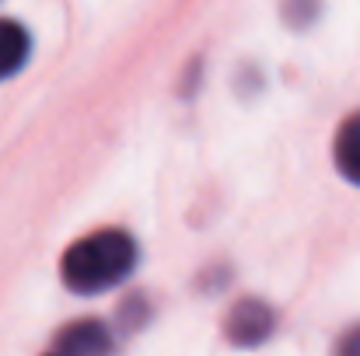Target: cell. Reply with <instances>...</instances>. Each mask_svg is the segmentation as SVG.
<instances>
[{
  "instance_id": "cell-1",
  "label": "cell",
  "mask_w": 360,
  "mask_h": 356,
  "mask_svg": "<svg viewBox=\"0 0 360 356\" xmlns=\"http://www.w3.org/2000/svg\"><path fill=\"white\" fill-rule=\"evenodd\" d=\"M133 265H136V241L120 228H105L74 241L60 269H63V283L74 294L91 297V294H105L120 286L133 272Z\"/></svg>"
},
{
  "instance_id": "cell-2",
  "label": "cell",
  "mask_w": 360,
  "mask_h": 356,
  "mask_svg": "<svg viewBox=\"0 0 360 356\" xmlns=\"http://www.w3.org/2000/svg\"><path fill=\"white\" fill-rule=\"evenodd\" d=\"M273 308L262 301H238L228 315V339L235 346H259L273 332Z\"/></svg>"
},
{
  "instance_id": "cell-3",
  "label": "cell",
  "mask_w": 360,
  "mask_h": 356,
  "mask_svg": "<svg viewBox=\"0 0 360 356\" xmlns=\"http://www.w3.org/2000/svg\"><path fill=\"white\" fill-rule=\"evenodd\" d=\"M112 339L102 322H74L56 336V356H109Z\"/></svg>"
},
{
  "instance_id": "cell-4",
  "label": "cell",
  "mask_w": 360,
  "mask_h": 356,
  "mask_svg": "<svg viewBox=\"0 0 360 356\" xmlns=\"http://www.w3.org/2000/svg\"><path fill=\"white\" fill-rule=\"evenodd\" d=\"M28 49H32V39L28 32L18 25V21H7L0 18V81L14 77L25 60H28Z\"/></svg>"
},
{
  "instance_id": "cell-5",
  "label": "cell",
  "mask_w": 360,
  "mask_h": 356,
  "mask_svg": "<svg viewBox=\"0 0 360 356\" xmlns=\"http://www.w3.org/2000/svg\"><path fill=\"white\" fill-rule=\"evenodd\" d=\"M333 157H336L340 175L350 178L354 185H360V112H354L340 126L336 143H333Z\"/></svg>"
},
{
  "instance_id": "cell-6",
  "label": "cell",
  "mask_w": 360,
  "mask_h": 356,
  "mask_svg": "<svg viewBox=\"0 0 360 356\" xmlns=\"http://www.w3.org/2000/svg\"><path fill=\"white\" fill-rule=\"evenodd\" d=\"M336 356H360V325H357V329H350V332L340 339Z\"/></svg>"
},
{
  "instance_id": "cell-7",
  "label": "cell",
  "mask_w": 360,
  "mask_h": 356,
  "mask_svg": "<svg viewBox=\"0 0 360 356\" xmlns=\"http://www.w3.org/2000/svg\"><path fill=\"white\" fill-rule=\"evenodd\" d=\"M46 356H56V353H46Z\"/></svg>"
}]
</instances>
